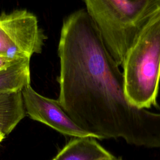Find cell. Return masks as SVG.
Wrapping results in <instances>:
<instances>
[{
	"mask_svg": "<svg viewBox=\"0 0 160 160\" xmlns=\"http://www.w3.org/2000/svg\"><path fill=\"white\" fill-rule=\"evenodd\" d=\"M58 54V101L79 126L98 139L121 138L149 148L160 144V112L129 102L122 72L85 9L64 19Z\"/></svg>",
	"mask_w": 160,
	"mask_h": 160,
	"instance_id": "6da1fadb",
	"label": "cell"
},
{
	"mask_svg": "<svg viewBox=\"0 0 160 160\" xmlns=\"http://www.w3.org/2000/svg\"><path fill=\"white\" fill-rule=\"evenodd\" d=\"M122 67L129 102L139 109L156 106L160 80V7L135 37Z\"/></svg>",
	"mask_w": 160,
	"mask_h": 160,
	"instance_id": "7a4b0ae2",
	"label": "cell"
},
{
	"mask_svg": "<svg viewBox=\"0 0 160 160\" xmlns=\"http://www.w3.org/2000/svg\"><path fill=\"white\" fill-rule=\"evenodd\" d=\"M85 9L119 66L160 0H84Z\"/></svg>",
	"mask_w": 160,
	"mask_h": 160,
	"instance_id": "3957f363",
	"label": "cell"
},
{
	"mask_svg": "<svg viewBox=\"0 0 160 160\" xmlns=\"http://www.w3.org/2000/svg\"><path fill=\"white\" fill-rule=\"evenodd\" d=\"M46 36L35 15L25 9L0 14V56L31 59L41 53Z\"/></svg>",
	"mask_w": 160,
	"mask_h": 160,
	"instance_id": "277c9868",
	"label": "cell"
},
{
	"mask_svg": "<svg viewBox=\"0 0 160 160\" xmlns=\"http://www.w3.org/2000/svg\"><path fill=\"white\" fill-rule=\"evenodd\" d=\"M21 92L26 113L32 119L42 122L66 136L96 139L70 118L58 100L39 94L31 84L24 88Z\"/></svg>",
	"mask_w": 160,
	"mask_h": 160,
	"instance_id": "5b68a950",
	"label": "cell"
},
{
	"mask_svg": "<svg viewBox=\"0 0 160 160\" xmlns=\"http://www.w3.org/2000/svg\"><path fill=\"white\" fill-rule=\"evenodd\" d=\"M114 158L94 138H74L52 160H112Z\"/></svg>",
	"mask_w": 160,
	"mask_h": 160,
	"instance_id": "8992f818",
	"label": "cell"
},
{
	"mask_svg": "<svg viewBox=\"0 0 160 160\" xmlns=\"http://www.w3.org/2000/svg\"><path fill=\"white\" fill-rule=\"evenodd\" d=\"M26 114L21 91L0 94V132L8 135Z\"/></svg>",
	"mask_w": 160,
	"mask_h": 160,
	"instance_id": "52a82bcc",
	"label": "cell"
},
{
	"mask_svg": "<svg viewBox=\"0 0 160 160\" xmlns=\"http://www.w3.org/2000/svg\"><path fill=\"white\" fill-rule=\"evenodd\" d=\"M30 59H21L0 69V94L22 91L31 84Z\"/></svg>",
	"mask_w": 160,
	"mask_h": 160,
	"instance_id": "ba28073f",
	"label": "cell"
},
{
	"mask_svg": "<svg viewBox=\"0 0 160 160\" xmlns=\"http://www.w3.org/2000/svg\"><path fill=\"white\" fill-rule=\"evenodd\" d=\"M19 59H11L0 56V69L4 68L13 64L14 62L18 61Z\"/></svg>",
	"mask_w": 160,
	"mask_h": 160,
	"instance_id": "9c48e42d",
	"label": "cell"
},
{
	"mask_svg": "<svg viewBox=\"0 0 160 160\" xmlns=\"http://www.w3.org/2000/svg\"><path fill=\"white\" fill-rule=\"evenodd\" d=\"M5 135H4L2 133H1V132H0V143L1 142V141L4 139V138H5Z\"/></svg>",
	"mask_w": 160,
	"mask_h": 160,
	"instance_id": "30bf717a",
	"label": "cell"
},
{
	"mask_svg": "<svg viewBox=\"0 0 160 160\" xmlns=\"http://www.w3.org/2000/svg\"><path fill=\"white\" fill-rule=\"evenodd\" d=\"M112 160H122L121 158H114Z\"/></svg>",
	"mask_w": 160,
	"mask_h": 160,
	"instance_id": "8fae6325",
	"label": "cell"
}]
</instances>
